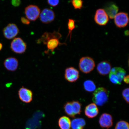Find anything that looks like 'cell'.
Here are the masks:
<instances>
[{
	"instance_id": "6da1fadb",
	"label": "cell",
	"mask_w": 129,
	"mask_h": 129,
	"mask_svg": "<svg viewBox=\"0 0 129 129\" xmlns=\"http://www.w3.org/2000/svg\"><path fill=\"white\" fill-rule=\"evenodd\" d=\"M61 37L60 34L57 31H54L53 33L45 32L38 40L37 43L43 42L47 45L48 50L45 51V53H48L49 51L52 53L59 45L62 44L59 41Z\"/></svg>"
},
{
	"instance_id": "7a4b0ae2",
	"label": "cell",
	"mask_w": 129,
	"mask_h": 129,
	"mask_svg": "<svg viewBox=\"0 0 129 129\" xmlns=\"http://www.w3.org/2000/svg\"><path fill=\"white\" fill-rule=\"evenodd\" d=\"M109 93V91L103 87L98 88L93 93V102L96 105H104L108 100Z\"/></svg>"
},
{
	"instance_id": "3957f363",
	"label": "cell",
	"mask_w": 129,
	"mask_h": 129,
	"mask_svg": "<svg viewBox=\"0 0 129 129\" xmlns=\"http://www.w3.org/2000/svg\"><path fill=\"white\" fill-rule=\"evenodd\" d=\"M79 67L80 70L83 73H89L94 68L95 62L92 58L89 56H84L80 59Z\"/></svg>"
},
{
	"instance_id": "277c9868",
	"label": "cell",
	"mask_w": 129,
	"mask_h": 129,
	"mask_svg": "<svg viewBox=\"0 0 129 129\" xmlns=\"http://www.w3.org/2000/svg\"><path fill=\"white\" fill-rule=\"evenodd\" d=\"M10 47L14 53L22 54L25 52L26 50L27 45L21 38H15L11 43Z\"/></svg>"
},
{
	"instance_id": "5b68a950",
	"label": "cell",
	"mask_w": 129,
	"mask_h": 129,
	"mask_svg": "<svg viewBox=\"0 0 129 129\" xmlns=\"http://www.w3.org/2000/svg\"><path fill=\"white\" fill-rule=\"evenodd\" d=\"M40 10L39 7L35 5H30L26 7L25 13L29 20L35 21L39 17Z\"/></svg>"
},
{
	"instance_id": "8992f818",
	"label": "cell",
	"mask_w": 129,
	"mask_h": 129,
	"mask_svg": "<svg viewBox=\"0 0 129 129\" xmlns=\"http://www.w3.org/2000/svg\"><path fill=\"white\" fill-rule=\"evenodd\" d=\"M96 23L101 26L105 25L109 22V18L104 9H98L96 11L94 16Z\"/></svg>"
},
{
	"instance_id": "52a82bcc",
	"label": "cell",
	"mask_w": 129,
	"mask_h": 129,
	"mask_svg": "<svg viewBox=\"0 0 129 129\" xmlns=\"http://www.w3.org/2000/svg\"><path fill=\"white\" fill-rule=\"evenodd\" d=\"M19 30L15 24L10 23L3 30V34L7 39L11 40L15 38L18 34Z\"/></svg>"
},
{
	"instance_id": "ba28073f",
	"label": "cell",
	"mask_w": 129,
	"mask_h": 129,
	"mask_svg": "<svg viewBox=\"0 0 129 129\" xmlns=\"http://www.w3.org/2000/svg\"><path fill=\"white\" fill-rule=\"evenodd\" d=\"M128 14L126 13L120 12L114 18V22L116 26L119 28H123L126 27L129 23Z\"/></svg>"
},
{
	"instance_id": "9c48e42d",
	"label": "cell",
	"mask_w": 129,
	"mask_h": 129,
	"mask_svg": "<svg viewBox=\"0 0 129 129\" xmlns=\"http://www.w3.org/2000/svg\"><path fill=\"white\" fill-rule=\"evenodd\" d=\"M39 17L42 22L44 24H48L54 20L55 14L52 10L46 8L42 11Z\"/></svg>"
},
{
	"instance_id": "30bf717a",
	"label": "cell",
	"mask_w": 129,
	"mask_h": 129,
	"mask_svg": "<svg viewBox=\"0 0 129 129\" xmlns=\"http://www.w3.org/2000/svg\"><path fill=\"white\" fill-rule=\"evenodd\" d=\"M79 77V72L76 69L72 67L66 69L64 77L68 81L71 83L75 82L78 79Z\"/></svg>"
},
{
	"instance_id": "8fae6325",
	"label": "cell",
	"mask_w": 129,
	"mask_h": 129,
	"mask_svg": "<svg viewBox=\"0 0 129 129\" xmlns=\"http://www.w3.org/2000/svg\"><path fill=\"white\" fill-rule=\"evenodd\" d=\"M100 125L103 128L108 129L113 124V119L110 114L104 113L101 116L99 119Z\"/></svg>"
},
{
	"instance_id": "7c38bea8",
	"label": "cell",
	"mask_w": 129,
	"mask_h": 129,
	"mask_svg": "<svg viewBox=\"0 0 129 129\" xmlns=\"http://www.w3.org/2000/svg\"><path fill=\"white\" fill-rule=\"evenodd\" d=\"M18 95L21 100L25 103L31 102L33 99V93L31 91L23 87L19 90Z\"/></svg>"
},
{
	"instance_id": "4fadbf2b",
	"label": "cell",
	"mask_w": 129,
	"mask_h": 129,
	"mask_svg": "<svg viewBox=\"0 0 129 129\" xmlns=\"http://www.w3.org/2000/svg\"><path fill=\"white\" fill-rule=\"evenodd\" d=\"M111 67L110 63L107 61H104L98 64L96 69L100 75H105L110 72Z\"/></svg>"
},
{
	"instance_id": "5bb4252c",
	"label": "cell",
	"mask_w": 129,
	"mask_h": 129,
	"mask_svg": "<svg viewBox=\"0 0 129 129\" xmlns=\"http://www.w3.org/2000/svg\"><path fill=\"white\" fill-rule=\"evenodd\" d=\"M4 65L8 70L14 71L17 70L18 67V61L15 57H9L5 60Z\"/></svg>"
},
{
	"instance_id": "9a60e30c",
	"label": "cell",
	"mask_w": 129,
	"mask_h": 129,
	"mask_svg": "<svg viewBox=\"0 0 129 129\" xmlns=\"http://www.w3.org/2000/svg\"><path fill=\"white\" fill-rule=\"evenodd\" d=\"M99 109L94 103H92L85 107V113L89 118H93L96 116L99 113Z\"/></svg>"
},
{
	"instance_id": "2e32d148",
	"label": "cell",
	"mask_w": 129,
	"mask_h": 129,
	"mask_svg": "<svg viewBox=\"0 0 129 129\" xmlns=\"http://www.w3.org/2000/svg\"><path fill=\"white\" fill-rule=\"evenodd\" d=\"M105 11L111 19L114 18L115 16L118 13L119 8L114 3H110L107 5L105 8Z\"/></svg>"
},
{
	"instance_id": "e0dca14e",
	"label": "cell",
	"mask_w": 129,
	"mask_h": 129,
	"mask_svg": "<svg viewBox=\"0 0 129 129\" xmlns=\"http://www.w3.org/2000/svg\"><path fill=\"white\" fill-rule=\"evenodd\" d=\"M86 125L84 119L78 118L73 119L71 122L72 129H83Z\"/></svg>"
},
{
	"instance_id": "ac0fdd59",
	"label": "cell",
	"mask_w": 129,
	"mask_h": 129,
	"mask_svg": "<svg viewBox=\"0 0 129 129\" xmlns=\"http://www.w3.org/2000/svg\"><path fill=\"white\" fill-rule=\"evenodd\" d=\"M113 73L118 78L119 81L121 83L124 77L125 76L126 72L124 69L122 68L114 67L111 69L110 72Z\"/></svg>"
},
{
	"instance_id": "d6986e66",
	"label": "cell",
	"mask_w": 129,
	"mask_h": 129,
	"mask_svg": "<svg viewBox=\"0 0 129 129\" xmlns=\"http://www.w3.org/2000/svg\"><path fill=\"white\" fill-rule=\"evenodd\" d=\"M70 119L66 116L60 118L58 121V125L61 129H70L71 127Z\"/></svg>"
},
{
	"instance_id": "ffe728a7",
	"label": "cell",
	"mask_w": 129,
	"mask_h": 129,
	"mask_svg": "<svg viewBox=\"0 0 129 129\" xmlns=\"http://www.w3.org/2000/svg\"><path fill=\"white\" fill-rule=\"evenodd\" d=\"M84 87L86 91L91 92L96 89V86L94 82L90 80L85 81L84 83Z\"/></svg>"
},
{
	"instance_id": "44dd1931",
	"label": "cell",
	"mask_w": 129,
	"mask_h": 129,
	"mask_svg": "<svg viewBox=\"0 0 129 129\" xmlns=\"http://www.w3.org/2000/svg\"><path fill=\"white\" fill-rule=\"evenodd\" d=\"M64 109L66 113L69 117L72 118L75 117V115L73 112L71 102H68L66 103L64 105Z\"/></svg>"
},
{
	"instance_id": "7402d4cb",
	"label": "cell",
	"mask_w": 129,
	"mask_h": 129,
	"mask_svg": "<svg viewBox=\"0 0 129 129\" xmlns=\"http://www.w3.org/2000/svg\"><path fill=\"white\" fill-rule=\"evenodd\" d=\"M71 102L75 115L80 114L81 112V105L80 103L78 101H73Z\"/></svg>"
},
{
	"instance_id": "603a6c76",
	"label": "cell",
	"mask_w": 129,
	"mask_h": 129,
	"mask_svg": "<svg viewBox=\"0 0 129 129\" xmlns=\"http://www.w3.org/2000/svg\"><path fill=\"white\" fill-rule=\"evenodd\" d=\"M129 124L125 121L121 120L116 124L115 129H129Z\"/></svg>"
},
{
	"instance_id": "cb8c5ba5",
	"label": "cell",
	"mask_w": 129,
	"mask_h": 129,
	"mask_svg": "<svg viewBox=\"0 0 129 129\" xmlns=\"http://www.w3.org/2000/svg\"><path fill=\"white\" fill-rule=\"evenodd\" d=\"M69 32L68 37L70 35V39L71 38L72 32L75 28V21L72 19H69L68 23Z\"/></svg>"
},
{
	"instance_id": "d4e9b609",
	"label": "cell",
	"mask_w": 129,
	"mask_h": 129,
	"mask_svg": "<svg viewBox=\"0 0 129 129\" xmlns=\"http://www.w3.org/2000/svg\"><path fill=\"white\" fill-rule=\"evenodd\" d=\"M72 3L75 9H80L83 7V1L81 0H73Z\"/></svg>"
},
{
	"instance_id": "484cf974",
	"label": "cell",
	"mask_w": 129,
	"mask_h": 129,
	"mask_svg": "<svg viewBox=\"0 0 129 129\" xmlns=\"http://www.w3.org/2000/svg\"><path fill=\"white\" fill-rule=\"evenodd\" d=\"M109 77L110 80L112 83L114 84H121L118 78L115 74L110 72Z\"/></svg>"
},
{
	"instance_id": "4316f807",
	"label": "cell",
	"mask_w": 129,
	"mask_h": 129,
	"mask_svg": "<svg viewBox=\"0 0 129 129\" xmlns=\"http://www.w3.org/2000/svg\"><path fill=\"white\" fill-rule=\"evenodd\" d=\"M129 88H126L124 89L122 92V95L124 99L127 104L129 103Z\"/></svg>"
},
{
	"instance_id": "83f0119b",
	"label": "cell",
	"mask_w": 129,
	"mask_h": 129,
	"mask_svg": "<svg viewBox=\"0 0 129 129\" xmlns=\"http://www.w3.org/2000/svg\"><path fill=\"white\" fill-rule=\"evenodd\" d=\"M59 1L58 0L56 1H51V0H48L47 2L48 4L50 6H53V7H55L58 5Z\"/></svg>"
},
{
	"instance_id": "f1b7e54d",
	"label": "cell",
	"mask_w": 129,
	"mask_h": 129,
	"mask_svg": "<svg viewBox=\"0 0 129 129\" xmlns=\"http://www.w3.org/2000/svg\"><path fill=\"white\" fill-rule=\"evenodd\" d=\"M21 21L22 23L25 25H29L30 24V20H29L27 18H25L22 17L21 18Z\"/></svg>"
},
{
	"instance_id": "f546056e",
	"label": "cell",
	"mask_w": 129,
	"mask_h": 129,
	"mask_svg": "<svg viewBox=\"0 0 129 129\" xmlns=\"http://www.w3.org/2000/svg\"><path fill=\"white\" fill-rule=\"evenodd\" d=\"M21 1L20 0H14L12 1V4L15 7H18L20 5Z\"/></svg>"
},
{
	"instance_id": "4dcf8cb0",
	"label": "cell",
	"mask_w": 129,
	"mask_h": 129,
	"mask_svg": "<svg viewBox=\"0 0 129 129\" xmlns=\"http://www.w3.org/2000/svg\"><path fill=\"white\" fill-rule=\"evenodd\" d=\"M123 80L124 82L125 83L128 84L129 81V75H128L126 76H125V77H124Z\"/></svg>"
},
{
	"instance_id": "1f68e13d",
	"label": "cell",
	"mask_w": 129,
	"mask_h": 129,
	"mask_svg": "<svg viewBox=\"0 0 129 129\" xmlns=\"http://www.w3.org/2000/svg\"><path fill=\"white\" fill-rule=\"evenodd\" d=\"M129 32L128 30H126V31L125 32V34L127 36V35H128L129 34Z\"/></svg>"
},
{
	"instance_id": "d6a6232c",
	"label": "cell",
	"mask_w": 129,
	"mask_h": 129,
	"mask_svg": "<svg viewBox=\"0 0 129 129\" xmlns=\"http://www.w3.org/2000/svg\"><path fill=\"white\" fill-rule=\"evenodd\" d=\"M3 47V46L2 43H0V51H1V50L2 49Z\"/></svg>"
}]
</instances>
